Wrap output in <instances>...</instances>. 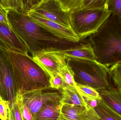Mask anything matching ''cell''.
I'll list each match as a JSON object with an SVG mask.
<instances>
[{
	"label": "cell",
	"mask_w": 121,
	"mask_h": 120,
	"mask_svg": "<svg viewBox=\"0 0 121 120\" xmlns=\"http://www.w3.org/2000/svg\"><path fill=\"white\" fill-rule=\"evenodd\" d=\"M8 18L11 29L32 58L43 53L62 51L86 44L83 41L76 42L65 39L16 11H8Z\"/></svg>",
	"instance_id": "6da1fadb"
},
{
	"label": "cell",
	"mask_w": 121,
	"mask_h": 120,
	"mask_svg": "<svg viewBox=\"0 0 121 120\" xmlns=\"http://www.w3.org/2000/svg\"><path fill=\"white\" fill-rule=\"evenodd\" d=\"M89 41L97 62L108 68L121 62V18L112 15Z\"/></svg>",
	"instance_id": "7a4b0ae2"
},
{
	"label": "cell",
	"mask_w": 121,
	"mask_h": 120,
	"mask_svg": "<svg viewBox=\"0 0 121 120\" xmlns=\"http://www.w3.org/2000/svg\"><path fill=\"white\" fill-rule=\"evenodd\" d=\"M12 64L17 91H27L42 88H51L50 77L28 55L8 52Z\"/></svg>",
	"instance_id": "3957f363"
},
{
	"label": "cell",
	"mask_w": 121,
	"mask_h": 120,
	"mask_svg": "<svg viewBox=\"0 0 121 120\" xmlns=\"http://www.w3.org/2000/svg\"><path fill=\"white\" fill-rule=\"evenodd\" d=\"M66 62L74 74L75 81L78 80L97 91L111 86L109 68L96 60L68 58Z\"/></svg>",
	"instance_id": "277c9868"
},
{
	"label": "cell",
	"mask_w": 121,
	"mask_h": 120,
	"mask_svg": "<svg viewBox=\"0 0 121 120\" xmlns=\"http://www.w3.org/2000/svg\"><path fill=\"white\" fill-rule=\"evenodd\" d=\"M71 29L82 39L96 33L112 15L108 8L81 9L68 13Z\"/></svg>",
	"instance_id": "5b68a950"
},
{
	"label": "cell",
	"mask_w": 121,
	"mask_h": 120,
	"mask_svg": "<svg viewBox=\"0 0 121 120\" xmlns=\"http://www.w3.org/2000/svg\"><path fill=\"white\" fill-rule=\"evenodd\" d=\"M0 81L1 96L10 104L15 100L17 89L13 70L8 52L0 49Z\"/></svg>",
	"instance_id": "8992f818"
},
{
	"label": "cell",
	"mask_w": 121,
	"mask_h": 120,
	"mask_svg": "<svg viewBox=\"0 0 121 120\" xmlns=\"http://www.w3.org/2000/svg\"><path fill=\"white\" fill-rule=\"evenodd\" d=\"M30 11L45 19L71 28L68 13L63 10L58 0H42Z\"/></svg>",
	"instance_id": "52a82bcc"
},
{
	"label": "cell",
	"mask_w": 121,
	"mask_h": 120,
	"mask_svg": "<svg viewBox=\"0 0 121 120\" xmlns=\"http://www.w3.org/2000/svg\"><path fill=\"white\" fill-rule=\"evenodd\" d=\"M50 88H39L22 92L23 102L30 109L34 118L41 107L48 102L60 101L62 97L60 93L43 92Z\"/></svg>",
	"instance_id": "ba28073f"
},
{
	"label": "cell",
	"mask_w": 121,
	"mask_h": 120,
	"mask_svg": "<svg viewBox=\"0 0 121 120\" xmlns=\"http://www.w3.org/2000/svg\"><path fill=\"white\" fill-rule=\"evenodd\" d=\"M33 58L50 77L67 65L66 58L60 51L40 54Z\"/></svg>",
	"instance_id": "9c48e42d"
},
{
	"label": "cell",
	"mask_w": 121,
	"mask_h": 120,
	"mask_svg": "<svg viewBox=\"0 0 121 120\" xmlns=\"http://www.w3.org/2000/svg\"><path fill=\"white\" fill-rule=\"evenodd\" d=\"M26 15L30 19L65 39L76 42L82 41L77 36L71 28L45 19L32 11H30Z\"/></svg>",
	"instance_id": "30bf717a"
},
{
	"label": "cell",
	"mask_w": 121,
	"mask_h": 120,
	"mask_svg": "<svg viewBox=\"0 0 121 120\" xmlns=\"http://www.w3.org/2000/svg\"><path fill=\"white\" fill-rule=\"evenodd\" d=\"M84 120H121V116L112 110L102 99L93 108L87 106Z\"/></svg>",
	"instance_id": "8fae6325"
},
{
	"label": "cell",
	"mask_w": 121,
	"mask_h": 120,
	"mask_svg": "<svg viewBox=\"0 0 121 120\" xmlns=\"http://www.w3.org/2000/svg\"><path fill=\"white\" fill-rule=\"evenodd\" d=\"M0 38L12 51L28 55V50L26 46L11 28L1 23Z\"/></svg>",
	"instance_id": "7c38bea8"
},
{
	"label": "cell",
	"mask_w": 121,
	"mask_h": 120,
	"mask_svg": "<svg viewBox=\"0 0 121 120\" xmlns=\"http://www.w3.org/2000/svg\"><path fill=\"white\" fill-rule=\"evenodd\" d=\"M97 91L104 103L121 116V89L111 86Z\"/></svg>",
	"instance_id": "4fadbf2b"
},
{
	"label": "cell",
	"mask_w": 121,
	"mask_h": 120,
	"mask_svg": "<svg viewBox=\"0 0 121 120\" xmlns=\"http://www.w3.org/2000/svg\"><path fill=\"white\" fill-rule=\"evenodd\" d=\"M39 0H0L1 7L8 11H16L27 15L33 8L39 4Z\"/></svg>",
	"instance_id": "5bb4252c"
},
{
	"label": "cell",
	"mask_w": 121,
	"mask_h": 120,
	"mask_svg": "<svg viewBox=\"0 0 121 120\" xmlns=\"http://www.w3.org/2000/svg\"><path fill=\"white\" fill-rule=\"evenodd\" d=\"M68 58L96 60L91 44L87 43L60 51Z\"/></svg>",
	"instance_id": "9a60e30c"
},
{
	"label": "cell",
	"mask_w": 121,
	"mask_h": 120,
	"mask_svg": "<svg viewBox=\"0 0 121 120\" xmlns=\"http://www.w3.org/2000/svg\"><path fill=\"white\" fill-rule=\"evenodd\" d=\"M60 101L48 102L41 107L34 120H57L60 116Z\"/></svg>",
	"instance_id": "2e32d148"
},
{
	"label": "cell",
	"mask_w": 121,
	"mask_h": 120,
	"mask_svg": "<svg viewBox=\"0 0 121 120\" xmlns=\"http://www.w3.org/2000/svg\"><path fill=\"white\" fill-rule=\"evenodd\" d=\"M61 104H67L86 108L87 105L83 97L76 89L69 86L60 89Z\"/></svg>",
	"instance_id": "e0dca14e"
},
{
	"label": "cell",
	"mask_w": 121,
	"mask_h": 120,
	"mask_svg": "<svg viewBox=\"0 0 121 120\" xmlns=\"http://www.w3.org/2000/svg\"><path fill=\"white\" fill-rule=\"evenodd\" d=\"M86 113L83 107L61 104L60 116L66 120H84Z\"/></svg>",
	"instance_id": "ac0fdd59"
},
{
	"label": "cell",
	"mask_w": 121,
	"mask_h": 120,
	"mask_svg": "<svg viewBox=\"0 0 121 120\" xmlns=\"http://www.w3.org/2000/svg\"><path fill=\"white\" fill-rule=\"evenodd\" d=\"M22 98V91L19 89L16 93L15 100L10 104V113L9 120H22L20 108Z\"/></svg>",
	"instance_id": "d6986e66"
},
{
	"label": "cell",
	"mask_w": 121,
	"mask_h": 120,
	"mask_svg": "<svg viewBox=\"0 0 121 120\" xmlns=\"http://www.w3.org/2000/svg\"><path fill=\"white\" fill-rule=\"evenodd\" d=\"M76 84L77 90L82 97L94 101L102 99L99 93L95 89L87 85L78 82Z\"/></svg>",
	"instance_id": "ffe728a7"
},
{
	"label": "cell",
	"mask_w": 121,
	"mask_h": 120,
	"mask_svg": "<svg viewBox=\"0 0 121 120\" xmlns=\"http://www.w3.org/2000/svg\"><path fill=\"white\" fill-rule=\"evenodd\" d=\"M109 76L114 87L121 89V62L117 63L109 68Z\"/></svg>",
	"instance_id": "44dd1931"
},
{
	"label": "cell",
	"mask_w": 121,
	"mask_h": 120,
	"mask_svg": "<svg viewBox=\"0 0 121 120\" xmlns=\"http://www.w3.org/2000/svg\"><path fill=\"white\" fill-rule=\"evenodd\" d=\"M63 11L67 13L82 9V0H58Z\"/></svg>",
	"instance_id": "7402d4cb"
},
{
	"label": "cell",
	"mask_w": 121,
	"mask_h": 120,
	"mask_svg": "<svg viewBox=\"0 0 121 120\" xmlns=\"http://www.w3.org/2000/svg\"><path fill=\"white\" fill-rule=\"evenodd\" d=\"M57 74L70 86L77 89L76 82L74 78V74L67 66H65L61 68L59 72Z\"/></svg>",
	"instance_id": "603a6c76"
},
{
	"label": "cell",
	"mask_w": 121,
	"mask_h": 120,
	"mask_svg": "<svg viewBox=\"0 0 121 120\" xmlns=\"http://www.w3.org/2000/svg\"><path fill=\"white\" fill-rule=\"evenodd\" d=\"M108 8V0H82V9Z\"/></svg>",
	"instance_id": "cb8c5ba5"
},
{
	"label": "cell",
	"mask_w": 121,
	"mask_h": 120,
	"mask_svg": "<svg viewBox=\"0 0 121 120\" xmlns=\"http://www.w3.org/2000/svg\"><path fill=\"white\" fill-rule=\"evenodd\" d=\"M10 103L4 100L0 94V120H9L10 113Z\"/></svg>",
	"instance_id": "d4e9b609"
},
{
	"label": "cell",
	"mask_w": 121,
	"mask_h": 120,
	"mask_svg": "<svg viewBox=\"0 0 121 120\" xmlns=\"http://www.w3.org/2000/svg\"><path fill=\"white\" fill-rule=\"evenodd\" d=\"M49 82L51 88L52 89H60L70 86L58 74H54L51 76Z\"/></svg>",
	"instance_id": "484cf974"
},
{
	"label": "cell",
	"mask_w": 121,
	"mask_h": 120,
	"mask_svg": "<svg viewBox=\"0 0 121 120\" xmlns=\"http://www.w3.org/2000/svg\"><path fill=\"white\" fill-rule=\"evenodd\" d=\"M108 8L112 15L121 19V0H108Z\"/></svg>",
	"instance_id": "4316f807"
},
{
	"label": "cell",
	"mask_w": 121,
	"mask_h": 120,
	"mask_svg": "<svg viewBox=\"0 0 121 120\" xmlns=\"http://www.w3.org/2000/svg\"><path fill=\"white\" fill-rule=\"evenodd\" d=\"M20 108L22 120H34L32 113L24 103L23 98L21 102Z\"/></svg>",
	"instance_id": "83f0119b"
},
{
	"label": "cell",
	"mask_w": 121,
	"mask_h": 120,
	"mask_svg": "<svg viewBox=\"0 0 121 120\" xmlns=\"http://www.w3.org/2000/svg\"><path fill=\"white\" fill-rule=\"evenodd\" d=\"M0 23L11 28L8 18V11L1 7L0 4Z\"/></svg>",
	"instance_id": "f1b7e54d"
},
{
	"label": "cell",
	"mask_w": 121,
	"mask_h": 120,
	"mask_svg": "<svg viewBox=\"0 0 121 120\" xmlns=\"http://www.w3.org/2000/svg\"><path fill=\"white\" fill-rule=\"evenodd\" d=\"M0 49L6 52L12 51L7 46V44H6L0 38Z\"/></svg>",
	"instance_id": "f546056e"
},
{
	"label": "cell",
	"mask_w": 121,
	"mask_h": 120,
	"mask_svg": "<svg viewBox=\"0 0 121 120\" xmlns=\"http://www.w3.org/2000/svg\"><path fill=\"white\" fill-rule=\"evenodd\" d=\"M57 120H66L65 119V118H63L61 116L59 118V119H57Z\"/></svg>",
	"instance_id": "4dcf8cb0"
},
{
	"label": "cell",
	"mask_w": 121,
	"mask_h": 120,
	"mask_svg": "<svg viewBox=\"0 0 121 120\" xmlns=\"http://www.w3.org/2000/svg\"><path fill=\"white\" fill-rule=\"evenodd\" d=\"M0 94H1V84L0 81Z\"/></svg>",
	"instance_id": "1f68e13d"
}]
</instances>
